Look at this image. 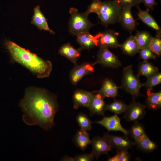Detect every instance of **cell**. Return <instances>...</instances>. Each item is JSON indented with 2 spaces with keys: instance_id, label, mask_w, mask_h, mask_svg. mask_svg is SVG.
Instances as JSON below:
<instances>
[{
  "instance_id": "1",
  "label": "cell",
  "mask_w": 161,
  "mask_h": 161,
  "mask_svg": "<svg viewBox=\"0 0 161 161\" xmlns=\"http://www.w3.org/2000/svg\"><path fill=\"white\" fill-rule=\"evenodd\" d=\"M20 105L34 124L47 129L54 125L55 114L58 110L56 98L47 90L31 88L27 89Z\"/></svg>"
},
{
  "instance_id": "2",
  "label": "cell",
  "mask_w": 161,
  "mask_h": 161,
  "mask_svg": "<svg viewBox=\"0 0 161 161\" xmlns=\"http://www.w3.org/2000/svg\"><path fill=\"white\" fill-rule=\"evenodd\" d=\"M4 45L12 59L22 65L35 74L38 78L48 77L52 69V65L49 61H45L10 41Z\"/></svg>"
},
{
  "instance_id": "3",
  "label": "cell",
  "mask_w": 161,
  "mask_h": 161,
  "mask_svg": "<svg viewBox=\"0 0 161 161\" xmlns=\"http://www.w3.org/2000/svg\"><path fill=\"white\" fill-rule=\"evenodd\" d=\"M122 7L115 0L102 2L98 15L101 24L106 27L109 25L119 23Z\"/></svg>"
},
{
  "instance_id": "4",
  "label": "cell",
  "mask_w": 161,
  "mask_h": 161,
  "mask_svg": "<svg viewBox=\"0 0 161 161\" xmlns=\"http://www.w3.org/2000/svg\"><path fill=\"white\" fill-rule=\"evenodd\" d=\"M71 14L69 21V31L72 35L77 36L83 32H89V30L95 25L89 20L87 15L85 12H78L75 8L70 10Z\"/></svg>"
},
{
  "instance_id": "5",
  "label": "cell",
  "mask_w": 161,
  "mask_h": 161,
  "mask_svg": "<svg viewBox=\"0 0 161 161\" xmlns=\"http://www.w3.org/2000/svg\"><path fill=\"white\" fill-rule=\"evenodd\" d=\"M142 84L137 75L133 71L132 66L129 65L123 68L122 84L120 88L131 94L133 99L140 95V89Z\"/></svg>"
},
{
  "instance_id": "6",
  "label": "cell",
  "mask_w": 161,
  "mask_h": 161,
  "mask_svg": "<svg viewBox=\"0 0 161 161\" xmlns=\"http://www.w3.org/2000/svg\"><path fill=\"white\" fill-rule=\"evenodd\" d=\"M100 64L108 67L117 68L121 65V63L118 57L109 50L108 48L100 47L97 58L93 66Z\"/></svg>"
},
{
  "instance_id": "7",
  "label": "cell",
  "mask_w": 161,
  "mask_h": 161,
  "mask_svg": "<svg viewBox=\"0 0 161 161\" xmlns=\"http://www.w3.org/2000/svg\"><path fill=\"white\" fill-rule=\"evenodd\" d=\"M145 105L135 102L133 99V101L127 106L123 118L128 122L138 121L145 115Z\"/></svg>"
},
{
  "instance_id": "8",
  "label": "cell",
  "mask_w": 161,
  "mask_h": 161,
  "mask_svg": "<svg viewBox=\"0 0 161 161\" xmlns=\"http://www.w3.org/2000/svg\"><path fill=\"white\" fill-rule=\"evenodd\" d=\"M119 33L113 30H108L97 34L98 46L107 48H116L119 47L117 37Z\"/></svg>"
},
{
  "instance_id": "9",
  "label": "cell",
  "mask_w": 161,
  "mask_h": 161,
  "mask_svg": "<svg viewBox=\"0 0 161 161\" xmlns=\"http://www.w3.org/2000/svg\"><path fill=\"white\" fill-rule=\"evenodd\" d=\"M117 150H126L135 145L134 142L131 141L127 136H117L105 133L103 137Z\"/></svg>"
},
{
  "instance_id": "10",
  "label": "cell",
  "mask_w": 161,
  "mask_h": 161,
  "mask_svg": "<svg viewBox=\"0 0 161 161\" xmlns=\"http://www.w3.org/2000/svg\"><path fill=\"white\" fill-rule=\"evenodd\" d=\"M95 122L104 127L109 131H120L126 135L129 134V131L126 130L122 126L120 119L117 114H115L110 117H104L101 120Z\"/></svg>"
},
{
  "instance_id": "11",
  "label": "cell",
  "mask_w": 161,
  "mask_h": 161,
  "mask_svg": "<svg viewBox=\"0 0 161 161\" xmlns=\"http://www.w3.org/2000/svg\"><path fill=\"white\" fill-rule=\"evenodd\" d=\"M104 98L98 92L92 93L90 101L88 107L90 115L94 114L103 115L106 110V105Z\"/></svg>"
},
{
  "instance_id": "12",
  "label": "cell",
  "mask_w": 161,
  "mask_h": 161,
  "mask_svg": "<svg viewBox=\"0 0 161 161\" xmlns=\"http://www.w3.org/2000/svg\"><path fill=\"white\" fill-rule=\"evenodd\" d=\"M92 64L84 63L75 66L71 71L70 78L73 85H76L84 76L93 72L94 68Z\"/></svg>"
},
{
  "instance_id": "13",
  "label": "cell",
  "mask_w": 161,
  "mask_h": 161,
  "mask_svg": "<svg viewBox=\"0 0 161 161\" xmlns=\"http://www.w3.org/2000/svg\"><path fill=\"white\" fill-rule=\"evenodd\" d=\"M131 7L129 6L122 7L119 21L122 27L130 32L135 29L137 25L131 13Z\"/></svg>"
},
{
  "instance_id": "14",
  "label": "cell",
  "mask_w": 161,
  "mask_h": 161,
  "mask_svg": "<svg viewBox=\"0 0 161 161\" xmlns=\"http://www.w3.org/2000/svg\"><path fill=\"white\" fill-rule=\"evenodd\" d=\"M92 146V152L95 157L97 159L103 154H107L112 150V147L109 143L103 137H97L94 138L91 141Z\"/></svg>"
},
{
  "instance_id": "15",
  "label": "cell",
  "mask_w": 161,
  "mask_h": 161,
  "mask_svg": "<svg viewBox=\"0 0 161 161\" xmlns=\"http://www.w3.org/2000/svg\"><path fill=\"white\" fill-rule=\"evenodd\" d=\"M77 41L80 46L81 50L89 49L98 46L97 34L93 35L89 32L80 33L77 36Z\"/></svg>"
},
{
  "instance_id": "16",
  "label": "cell",
  "mask_w": 161,
  "mask_h": 161,
  "mask_svg": "<svg viewBox=\"0 0 161 161\" xmlns=\"http://www.w3.org/2000/svg\"><path fill=\"white\" fill-rule=\"evenodd\" d=\"M92 93L83 90H78L74 92L73 99V107L77 109L80 107H88Z\"/></svg>"
},
{
  "instance_id": "17",
  "label": "cell",
  "mask_w": 161,
  "mask_h": 161,
  "mask_svg": "<svg viewBox=\"0 0 161 161\" xmlns=\"http://www.w3.org/2000/svg\"><path fill=\"white\" fill-rule=\"evenodd\" d=\"M81 50L80 48L78 49L75 48L69 43H67L64 44L60 48L59 53L75 65L80 56Z\"/></svg>"
},
{
  "instance_id": "18",
  "label": "cell",
  "mask_w": 161,
  "mask_h": 161,
  "mask_svg": "<svg viewBox=\"0 0 161 161\" xmlns=\"http://www.w3.org/2000/svg\"><path fill=\"white\" fill-rule=\"evenodd\" d=\"M119 87L112 80L106 78L103 81L98 93L103 98H115L117 95Z\"/></svg>"
},
{
  "instance_id": "19",
  "label": "cell",
  "mask_w": 161,
  "mask_h": 161,
  "mask_svg": "<svg viewBox=\"0 0 161 161\" xmlns=\"http://www.w3.org/2000/svg\"><path fill=\"white\" fill-rule=\"evenodd\" d=\"M31 23L40 30L47 31L51 33H54L49 27L47 20L41 12L39 6H36L34 8Z\"/></svg>"
},
{
  "instance_id": "20",
  "label": "cell",
  "mask_w": 161,
  "mask_h": 161,
  "mask_svg": "<svg viewBox=\"0 0 161 161\" xmlns=\"http://www.w3.org/2000/svg\"><path fill=\"white\" fill-rule=\"evenodd\" d=\"M138 10L137 15L139 19L149 27L155 30L157 35H161L160 27L155 20L149 13L148 10H144L136 6Z\"/></svg>"
},
{
  "instance_id": "21",
  "label": "cell",
  "mask_w": 161,
  "mask_h": 161,
  "mask_svg": "<svg viewBox=\"0 0 161 161\" xmlns=\"http://www.w3.org/2000/svg\"><path fill=\"white\" fill-rule=\"evenodd\" d=\"M119 47L124 54L131 56L138 52L140 49L134 36L132 35L120 44Z\"/></svg>"
},
{
  "instance_id": "22",
  "label": "cell",
  "mask_w": 161,
  "mask_h": 161,
  "mask_svg": "<svg viewBox=\"0 0 161 161\" xmlns=\"http://www.w3.org/2000/svg\"><path fill=\"white\" fill-rule=\"evenodd\" d=\"M152 89H148L147 91V97L145 101L146 107L150 109L156 110L161 107V92L154 93Z\"/></svg>"
},
{
  "instance_id": "23",
  "label": "cell",
  "mask_w": 161,
  "mask_h": 161,
  "mask_svg": "<svg viewBox=\"0 0 161 161\" xmlns=\"http://www.w3.org/2000/svg\"><path fill=\"white\" fill-rule=\"evenodd\" d=\"M135 145L141 151L149 152L157 148L156 144L151 140L146 135L140 140L134 141Z\"/></svg>"
},
{
  "instance_id": "24",
  "label": "cell",
  "mask_w": 161,
  "mask_h": 161,
  "mask_svg": "<svg viewBox=\"0 0 161 161\" xmlns=\"http://www.w3.org/2000/svg\"><path fill=\"white\" fill-rule=\"evenodd\" d=\"M75 141L77 146L83 151L85 150L88 145L91 144L88 133L86 131L81 129L76 133Z\"/></svg>"
},
{
  "instance_id": "25",
  "label": "cell",
  "mask_w": 161,
  "mask_h": 161,
  "mask_svg": "<svg viewBox=\"0 0 161 161\" xmlns=\"http://www.w3.org/2000/svg\"><path fill=\"white\" fill-rule=\"evenodd\" d=\"M158 72V69L154 66L148 61H144L141 63L139 66L137 76L140 75L146 76H149Z\"/></svg>"
},
{
  "instance_id": "26",
  "label": "cell",
  "mask_w": 161,
  "mask_h": 161,
  "mask_svg": "<svg viewBox=\"0 0 161 161\" xmlns=\"http://www.w3.org/2000/svg\"><path fill=\"white\" fill-rule=\"evenodd\" d=\"M134 36L140 49L148 47L152 37L151 34L146 31H137Z\"/></svg>"
},
{
  "instance_id": "27",
  "label": "cell",
  "mask_w": 161,
  "mask_h": 161,
  "mask_svg": "<svg viewBox=\"0 0 161 161\" xmlns=\"http://www.w3.org/2000/svg\"><path fill=\"white\" fill-rule=\"evenodd\" d=\"M134 123L129 131V134L135 141L140 139L146 134L144 127L138 121Z\"/></svg>"
},
{
  "instance_id": "28",
  "label": "cell",
  "mask_w": 161,
  "mask_h": 161,
  "mask_svg": "<svg viewBox=\"0 0 161 161\" xmlns=\"http://www.w3.org/2000/svg\"><path fill=\"white\" fill-rule=\"evenodd\" d=\"M127 106L120 100H114L110 104L106 105V110H109L115 114H120L125 112Z\"/></svg>"
},
{
  "instance_id": "29",
  "label": "cell",
  "mask_w": 161,
  "mask_h": 161,
  "mask_svg": "<svg viewBox=\"0 0 161 161\" xmlns=\"http://www.w3.org/2000/svg\"><path fill=\"white\" fill-rule=\"evenodd\" d=\"M76 120L81 129L86 131L91 129L92 122L86 114H79L77 116Z\"/></svg>"
},
{
  "instance_id": "30",
  "label": "cell",
  "mask_w": 161,
  "mask_h": 161,
  "mask_svg": "<svg viewBox=\"0 0 161 161\" xmlns=\"http://www.w3.org/2000/svg\"><path fill=\"white\" fill-rule=\"evenodd\" d=\"M161 82V74L158 72L148 77L146 81L142 83V86L145 87L147 89H152L154 87L160 84Z\"/></svg>"
},
{
  "instance_id": "31",
  "label": "cell",
  "mask_w": 161,
  "mask_h": 161,
  "mask_svg": "<svg viewBox=\"0 0 161 161\" xmlns=\"http://www.w3.org/2000/svg\"><path fill=\"white\" fill-rule=\"evenodd\" d=\"M148 48L158 56L161 54V35H157L156 37H152Z\"/></svg>"
},
{
  "instance_id": "32",
  "label": "cell",
  "mask_w": 161,
  "mask_h": 161,
  "mask_svg": "<svg viewBox=\"0 0 161 161\" xmlns=\"http://www.w3.org/2000/svg\"><path fill=\"white\" fill-rule=\"evenodd\" d=\"M131 157V155L126 150L117 151V154L114 156L109 158L108 161H128Z\"/></svg>"
},
{
  "instance_id": "33",
  "label": "cell",
  "mask_w": 161,
  "mask_h": 161,
  "mask_svg": "<svg viewBox=\"0 0 161 161\" xmlns=\"http://www.w3.org/2000/svg\"><path fill=\"white\" fill-rule=\"evenodd\" d=\"M102 2L100 0H93L85 13L88 16L92 13L98 15L101 7Z\"/></svg>"
},
{
  "instance_id": "34",
  "label": "cell",
  "mask_w": 161,
  "mask_h": 161,
  "mask_svg": "<svg viewBox=\"0 0 161 161\" xmlns=\"http://www.w3.org/2000/svg\"><path fill=\"white\" fill-rule=\"evenodd\" d=\"M138 52L140 57L144 61L155 59L156 58V55L148 47L140 49Z\"/></svg>"
},
{
  "instance_id": "35",
  "label": "cell",
  "mask_w": 161,
  "mask_h": 161,
  "mask_svg": "<svg viewBox=\"0 0 161 161\" xmlns=\"http://www.w3.org/2000/svg\"><path fill=\"white\" fill-rule=\"evenodd\" d=\"M122 7L137 6L141 3V0H115Z\"/></svg>"
},
{
  "instance_id": "36",
  "label": "cell",
  "mask_w": 161,
  "mask_h": 161,
  "mask_svg": "<svg viewBox=\"0 0 161 161\" xmlns=\"http://www.w3.org/2000/svg\"><path fill=\"white\" fill-rule=\"evenodd\" d=\"M95 158L93 154H84L76 156L74 157V161H90L93 160Z\"/></svg>"
},
{
  "instance_id": "37",
  "label": "cell",
  "mask_w": 161,
  "mask_h": 161,
  "mask_svg": "<svg viewBox=\"0 0 161 161\" xmlns=\"http://www.w3.org/2000/svg\"><path fill=\"white\" fill-rule=\"evenodd\" d=\"M147 8V10H153L157 3L155 0H141Z\"/></svg>"
},
{
  "instance_id": "38",
  "label": "cell",
  "mask_w": 161,
  "mask_h": 161,
  "mask_svg": "<svg viewBox=\"0 0 161 161\" xmlns=\"http://www.w3.org/2000/svg\"><path fill=\"white\" fill-rule=\"evenodd\" d=\"M61 160L74 161V157H69L67 156H66L62 159Z\"/></svg>"
}]
</instances>
